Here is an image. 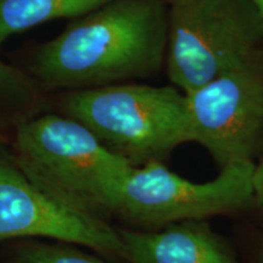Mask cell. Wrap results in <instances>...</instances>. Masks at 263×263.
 Returning <instances> with one entry per match:
<instances>
[{
  "instance_id": "obj_3",
  "label": "cell",
  "mask_w": 263,
  "mask_h": 263,
  "mask_svg": "<svg viewBox=\"0 0 263 263\" xmlns=\"http://www.w3.org/2000/svg\"><path fill=\"white\" fill-rule=\"evenodd\" d=\"M61 110L133 167L163 162L192 141L185 94L176 87L121 83L67 91Z\"/></svg>"
},
{
  "instance_id": "obj_11",
  "label": "cell",
  "mask_w": 263,
  "mask_h": 263,
  "mask_svg": "<svg viewBox=\"0 0 263 263\" xmlns=\"http://www.w3.org/2000/svg\"><path fill=\"white\" fill-rule=\"evenodd\" d=\"M17 263H107L64 245H32L20 252Z\"/></svg>"
},
{
  "instance_id": "obj_6",
  "label": "cell",
  "mask_w": 263,
  "mask_h": 263,
  "mask_svg": "<svg viewBox=\"0 0 263 263\" xmlns=\"http://www.w3.org/2000/svg\"><path fill=\"white\" fill-rule=\"evenodd\" d=\"M185 98L190 139L221 170L257 162L263 155V49Z\"/></svg>"
},
{
  "instance_id": "obj_5",
  "label": "cell",
  "mask_w": 263,
  "mask_h": 263,
  "mask_svg": "<svg viewBox=\"0 0 263 263\" xmlns=\"http://www.w3.org/2000/svg\"><path fill=\"white\" fill-rule=\"evenodd\" d=\"M255 163H233L218 177L194 183L154 161L134 167L124 182L114 213L141 227L235 213L255 205Z\"/></svg>"
},
{
  "instance_id": "obj_9",
  "label": "cell",
  "mask_w": 263,
  "mask_h": 263,
  "mask_svg": "<svg viewBox=\"0 0 263 263\" xmlns=\"http://www.w3.org/2000/svg\"><path fill=\"white\" fill-rule=\"evenodd\" d=\"M111 0H0V44L35 26L78 18Z\"/></svg>"
},
{
  "instance_id": "obj_12",
  "label": "cell",
  "mask_w": 263,
  "mask_h": 263,
  "mask_svg": "<svg viewBox=\"0 0 263 263\" xmlns=\"http://www.w3.org/2000/svg\"><path fill=\"white\" fill-rule=\"evenodd\" d=\"M254 189L255 205L263 210V155L255 163L254 172Z\"/></svg>"
},
{
  "instance_id": "obj_10",
  "label": "cell",
  "mask_w": 263,
  "mask_h": 263,
  "mask_svg": "<svg viewBox=\"0 0 263 263\" xmlns=\"http://www.w3.org/2000/svg\"><path fill=\"white\" fill-rule=\"evenodd\" d=\"M43 103L41 85L27 72L0 59V138L12 136L38 116Z\"/></svg>"
},
{
  "instance_id": "obj_13",
  "label": "cell",
  "mask_w": 263,
  "mask_h": 263,
  "mask_svg": "<svg viewBox=\"0 0 263 263\" xmlns=\"http://www.w3.org/2000/svg\"><path fill=\"white\" fill-rule=\"evenodd\" d=\"M254 8L256 9V11L258 12L259 17L262 20V24H263V0H250Z\"/></svg>"
},
{
  "instance_id": "obj_7",
  "label": "cell",
  "mask_w": 263,
  "mask_h": 263,
  "mask_svg": "<svg viewBox=\"0 0 263 263\" xmlns=\"http://www.w3.org/2000/svg\"><path fill=\"white\" fill-rule=\"evenodd\" d=\"M43 236L123 257L118 230L103 217L76 211L35 185L15 162L0 155V241Z\"/></svg>"
},
{
  "instance_id": "obj_1",
  "label": "cell",
  "mask_w": 263,
  "mask_h": 263,
  "mask_svg": "<svg viewBox=\"0 0 263 263\" xmlns=\"http://www.w3.org/2000/svg\"><path fill=\"white\" fill-rule=\"evenodd\" d=\"M168 26L164 0H111L41 45L29 74L67 91L153 77L164 67Z\"/></svg>"
},
{
  "instance_id": "obj_4",
  "label": "cell",
  "mask_w": 263,
  "mask_h": 263,
  "mask_svg": "<svg viewBox=\"0 0 263 263\" xmlns=\"http://www.w3.org/2000/svg\"><path fill=\"white\" fill-rule=\"evenodd\" d=\"M263 49V24L250 0H183L170 6L166 68L184 94Z\"/></svg>"
},
{
  "instance_id": "obj_14",
  "label": "cell",
  "mask_w": 263,
  "mask_h": 263,
  "mask_svg": "<svg viewBox=\"0 0 263 263\" xmlns=\"http://www.w3.org/2000/svg\"><path fill=\"white\" fill-rule=\"evenodd\" d=\"M164 2H166L167 4H168V6H171V5H173V4H177V3L183 2V0H164Z\"/></svg>"
},
{
  "instance_id": "obj_8",
  "label": "cell",
  "mask_w": 263,
  "mask_h": 263,
  "mask_svg": "<svg viewBox=\"0 0 263 263\" xmlns=\"http://www.w3.org/2000/svg\"><path fill=\"white\" fill-rule=\"evenodd\" d=\"M130 263H240L205 219L184 221L155 232L118 230Z\"/></svg>"
},
{
  "instance_id": "obj_2",
  "label": "cell",
  "mask_w": 263,
  "mask_h": 263,
  "mask_svg": "<svg viewBox=\"0 0 263 263\" xmlns=\"http://www.w3.org/2000/svg\"><path fill=\"white\" fill-rule=\"evenodd\" d=\"M12 145L15 162L43 192L97 217L114 213L134 168L90 129L60 115L31 118L16 130Z\"/></svg>"
}]
</instances>
